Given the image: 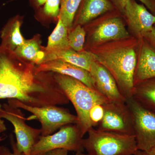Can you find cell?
Here are the masks:
<instances>
[{"label": "cell", "instance_id": "obj_1", "mask_svg": "<svg viewBox=\"0 0 155 155\" xmlns=\"http://www.w3.org/2000/svg\"><path fill=\"white\" fill-rule=\"evenodd\" d=\"M36 68L0 48V100H16L33 107L60 105L62 94L52 75Z\"/></svg>", "mask_w": 155, "mask_h": 155}, {"label": "cell", "instance_id": "obj_2", "mask_svg": "<svg viewBox=\"0 0 155 155\" xmlns=\"http://www.w3.org/2000/svg\"><path fill=\"white\" fill-rule=\"evenodd\" d=\"M139 40L136 38L114 41L89 48L95 60L107 69L125 98L132 97Z\"/></svg>", "mask_w": 155, "mask_h": 155}, {"label": "cell", "instance_id": "obj_3", "mask_svg": "<svg viewBox=\"0 0 155 155\" xmlns=\"http://www.w3.org/2000/svg\"><path fill=\"white\" fill-rule=\"evenodd\" d=\"M54 77L69 102L72 103L77 114V124L85 135L93 127L89 116L91 108L97 104H105L110 101L96 90L73 78L58 73H54Z\"/></svg>", "mask_w": 155, "mask_h": 155}, {"label": "cell", "instance_id": "obj_4", "mask_svg": "<svg viewBox=\"0 0 155 155\" xmlns=\"http://www.w3.org/2000/svg\"><path fill=\"white\" fill-rule=\"evenodd\" d=\"M84 139L83 147L88 155H134L137 150L134 135L95 129L92 127Z\"/></svg>", "mask_w": 155, "mask_h": 155}, {"label": "cell", "instance_id": "obj_5", "mask_svg": "<svg viewBox=\"0 0 155 155\" xmlns=\"http://www.w3.org/2000/svg\"><path fill=\"white\" fill-rule=\"evenodd\" d=\"M8 104L31 113L32 115L27 118V120H38L41 125L42 136L51 135L65 125L78 122L77 116L67 109L57 106L31 107L14 99H9Z\"/></svg>", "mask_w": 155, "mask_h": 155}, {"label": "cell", "instance_id": "obj_6", "mask_svg": "<svg viewBox=\"0 0 155 155\" xmlns=\"http://www.w3.org/2000/svg\"><path fill=\"white\" fill-rule=\"evenodd\" d=\"M84 136L77 123L65 125L54 134L41 136L32 148L31 155H42L57 149L81 152L84 149Z\"/></svg>", "mask_w": 155, "mask_h": 155}, {"label": "cell", "instance_id": "obj_7", "mask_svg": "<svg viewBox=\"0 0 155 155\" xmlns=\"http://www.w3.org/2000/svg\"><path fill=\"white\" fill-rule=\"evenodd\" d=\"M0 117L13 125L17 148L23 155H31L34 145L41 136L40 129L30 127L26 124L27 118L21 109L9 104H0Z\"/></svg>", "mask_w": 155, "mask_h": 155}, {"label": "cell", "instance_id": "obj_8", "mask_svg": "<svg viewBox=\"0 0 155 155\" xmlns=\"http://www.w3.org/2000/svg\"><path fill=\"white\" fill-rule=\"evenodd\" d=\"M134 117L137 150L147 152L155 145V112L139 104L132 97L126 99Z\"/></svg>", "mask_w": 155, "mask_h": 155}, {"label": "cell", "instance_id": "obj_9", "mask_svg": "<svg viewBox=\"0 0 155 155\" xmlns=\"http://www.w3.org/2000/svg\"><path fill=\"white\" fill-rule=\"evenodd\" d=\"M104 108V116L97 129L134 135L133 114L126 103L109 102Z\"/></svg>", "mask_w": 155, "mask_h": 155}, {"label": "cell", "instance_id": "obj_10", "mask_svg": "<svg viewBox=\"0 0 155 155\" xmlns=\"http://www.w3.org/2000/svg\"><path fill=\"white\" fill-rule=\"evenodd\" d=\"M130 37L122 18L112 16L103 19L91 29L88 34V45L91 47Z\"/></svg>", "mask_w": 155, "mask_h": 155}, {"label": "cell", "instance_id": "obj_11", "mask_svg": "<svg viewBox=\"0 0 155 155\" xmlns=\"http://www.w3.org/2000/svg\"><path fill=\"white\" fill-rule=\"evenodd\" d=\"M123 14L135 38H140L150 31L155 25V15L143 5L131 0L125 6Z\"/></svg>", "mask_w": 155, "mask_h": 155}, {"label": "cell", "instance_id": "obj_12", "mask_svg": "<svg viewBox=\"0 0 155 155\" xmlns=\"http://www.w3.org/2000/svg\"><path fill=\"white\" fill-rule=\"evenodd\" d=\"M89 72L94 80L97 91L110 101L125 102L126 98L121 94L116 80L105 67L95 60Z\"/></svg>", "mask_w": 155, "mask_h": 155}, {"label": "cell", "instance_id": "obj_13", "mask_svg": "<svg viewBox=\"0 0 155 155\" xmlns=\"http://www.w3.org/2000/svg\"><path fill=\"white\" fill-rule=\"evenodd\" d=\"M38 72H50L73 78L90 88L96 89L94 80L88 71L62 60L44 62L36 67Z\"/></svg>", "mask_w": 155, "mask_h": 155}, {"label": "cell", "instance_id": "obj_14", "mask_svg": "<svg viewBox=\"0 0 155 155\" xmlns=\"http://www.w3.org/2000/svg\"><path fill=\"white\" fill-rule=\"evenodd\" d=\"M134 85L155 77V51L143 37L139 38Z\"/></svg>", "mask_w": 155, "mask_h": 155}, {"label": "cell", "instance_id": "obj_15", "mask_svg": "<svg viewBox=\"0 0 155 155\" xmlns=\"http://www.w3.org/2000/svg\"><path fill=\"white\" fill-rule=\"evenodd\" d=\"M113 8L110 0H81L73 26L85 25L93 19L111 11Z\"/></svg>", "mask_w": 155, "mask_h": 155}, {"label": "cell", "instance_id": "obj_16", "mask_svg": "<svg viewBox=\"0 0 155 155\" xmlns=\"http://www.w3.org/2000/svg\"><path fill=\"white\" fill-rule=\"evenodd\" d=\"M21 24L22 19L19 16L11 18L6 23L1 31V48L14 52L24 43L25 40L20 31Z\"/></svg>", "mask_w": 155, "mask_h": 155}, {"label": "cell", "instance_id": "obj_17", "mask_svg": "<svg viewBox=\"0 0 155 155\" xmlns=\"http://www.w3.org/2000/svg\"><path fill=\"white\" fill-rule=\"evenodd\" d=\"M57 59L68 62L87 70L89 72L90 71L92 64L95 61L92 54L89 51L84 50L82 51H76L70 48L58 52L47 54L44 62Z\"/></svg>", "mask_w": 155, "mask_h": 155}, {"label": "cell", "instance_id": "obj_18", "mask_svg": "<svg viewBox=\"0 0 155 155\" xmlns=\"http://www.w3.org/2000/svg\"><path fill=\"white\" fill-rule=\"evenodd\" d=\"M38 37L25 40L24 43L13 52L19 58L37 65L43 63L45 58V51H41Z\"/></svg>", "mask_w": 155, "mask_h": 155}, {"label": "cell", "instance_id": "obj_19", "mask_svg": "<svg viewBox=\"0 0 155 155\" xmlns=\"http://www.w3.org/2000/svg\"><path fill=\"white\" fill-rule=\"evenodd\" d=\"M132 97L142 106L155 112V77L135 84Z\"/></svg>", "mask_w": 155, "mask_h": 155}, {"label": "cell", "instance_id": "obj_20", "mask_svg": "<svg viewBox=\"0 0 155 155\" xmlns=\"http://www.w3.org/2000/svg\"><path fill=\"white\" fill-rule=\"evenodd\" d=\"M68 28L61 19H58V24L49 37L47 46L45 48L46 54L70 48L68 41Z\"/></svg>", "mask_w": 155, "mask_h": 155}, {"label": "cell", "instance_id": "obj_21", "mask_svg": "<svg viewBox=\"0 0 155 155\" xmlns=\"http://www.w3.org/2000/svg\"><path fill=\"white\" fill-rule=\"evenodd\" d=\"M81 0H61L60 13L58 19L69 30L73 26L74 19Z\"/></svg>", "mask_w": 155, "mask_h": 155}, {"label": "cell", "instance_id": "obj_22", "mask_svg": "<svg viewBox=\"0 0 155 155\" xmlns=\"http://www.w3.org/2000/svg\"><path fill=\"white\" fill-rule=\"evenodd\" d=\"M86 35V30L80 25H75L69 29L68 38L70 48L76 51H83Z\"/></svg>", "mask_w": 155, "mask_h": 155}, {"label": "cell", "instance_id": "obj_23", "mask_svg": "<svg viewBox=\"0 0 155 155\" xmlns=\"http://www.w3.org/2000/svg\"><path fill=\"white\" fill-rule=\"evenodd\" d=\"M105 104H97L94 106L90 110L89 116L93 127L98 126L102 121L104 116Z\"/></svg>", "mask_w": 155, "mask_h": 155}, {"label": "cell", "instance_id": "obj_24", "mask_svg": "<svg viewBox=\"0 0 155 155\" xmlns=\"http://www.w3.org/2000/svg\"><path fill=\"white\" fill-rule=\"evenodd\" d=\"M131 0H111V2L122 14L126 4ZM148 9L152 14L155 15V0H138Z\"/></svg>", "mask_w": 155, "mask_h": 155}, {"label": "cell", "instance_id": "obj_25", "mask_svg": "<svg viewBox=\"0 0 155 155\" xmlns=\"http://www.w3.org/2000/svg\"><path fill=\"white\" fill-rule=\"evenodd\" d=\"M61 0H48L45 4L43 11L48 17L59 18Z\"/></svg>", "mask_w": 155, "mask_h": 155}, {"label": "cell", "instance_id": "obj_26", "mask_svg": "<svg viewBox=\"0 0 155 155\" xmlns=\"http://www.w3.org/2000/svg\"><path fill=\"white\" fill-rule=\"evenodd\" d=\"M143 38L155 51V26L150 31L146 34Z\"/></svg>", "mask_w": 155, "mask_h": 155}, {"label": "cell", "instance_id": "obj_27", "mask_svg": "<svg viewBox=\"0 0 155 155\" xmlns=\"http://www.w3.org/2000/svg\"><path fill=\"white\" fill-rule=\"evenodd\" d=\"M11 143L13 152L11 153L8 151L5 155H23L17 148L16 142L14 141V138L12 136L11 137Z\"/></svg>", "mask_w": 155, "mask_h": 155}, {"label": "cell", "instance_id": "obj_28", "mask_svg": "<svg viewBox=\"0 0 155 155\" xmlns=\"http://www.w3.org/2000/svg\"><path fill=\"white\" fill-rule=\"evenodd\" d=\"M68 151L64 149H57L50 151L42 155H68Z\"/></svg>", "mask_w": 155, "mask_h": 155}, {"label": "cell", "instance_id": "obj_29", "mask_svg": "<svg viewBox=\"0 0 155 155\" xmlns=\"http://www.w3.org/2000/svg\"><path fill=\"white\" fill-rule=\"evenodd\" d=\"M7 130V127L5 122L3 121L2 119L0 117V142L4 140V138L1 135L2 133L5 132Z\"/></svg>", "mask_w": 155, "mask_h": 155}, {"label": "cell", "instance_id": "obj_30", "mask_svg": "<svg viewBox=\"0 0 155 155\" xmlns=\"http://www.w3.org/2000/svg\"><path fill=\"white\" fill-rule=\"evenodd\" d=\"M8 148L3 146H0V155H5L8 151Z\"/></svg>", "mask_w": 155, "mask_h": 155}, {"label": "cell", "instance_id": "obj_31", "mask_svg": "<svg viewBox=\"0 0 155 155\" xmlns=\"http://www.w3.org/2000/svg\"><path fill=\"white\" fill-rule=\"evenodd\" d=\"M48 0H35L37 5L38 6H41L45 5Z\"/></svg>", "mask_w": 155, "mask_h": 155}, {"label": "cell", "instance_id": "obj_32", "mask_svg": "<svg viewBox=\"0 0 155 155\" xmlns=\"http://www.w3.org/2000/svg\"><path fill=\"white\" fill-rule=\"evenodd\" d=\"M148 155H155V145L153 147L147 152H146Z\"/></svg>", "mask_w": 155, "mask_h": 155}, {"label": "cell", "instance_id": "obj_33", "mask_svg": "<svg viewBox=\"0 0 155 155\" xmlns=\"http://www.w3.org/2000/svg\"><path fill=\"white\" fill-rule=\"evenodd\" d=\"M134 155H148L145 152L139 150H137L136 152L135 153Z\"/></svg>", "mask_w": 155, "mask_h": 155}, {"label": "cell", "instance_id": "obj_34", "mask_svg": "<svg viewBox=\"0 0 155 155\" xmlns=\"http://www.w3.org/2000/svg\"><path fill=\"white\" fill-rule=\"evenodd\" d=\"M75 155H88L87 154H84L83 153L81 152H76V153L75 154Z\"/></svg>", "mask_w": 155, "mask_h": 155}, {"label": "cell", "instance_id": "obj_35", "mask_svg": "<svg viewBox=\"0 0 155 155\" xmlns=\"http://www.w3.org/2000/svg\"><path fill=\"white\" fill-rule=\"evenodd\" d=\"M154 26H155V25H154Z\"/></svg>", "mask_w": 155, "mask_h": 155}, {"label": "cell", "instance_id": "obj_36", "mask_svg": "<svg viewBox=\"0 0 155 155\" xmlns=\"http://www.w3.org/2000/svg\"><path fill=\"white\" fill-rule=\"evenodd\" d=\"M12 1H13V0H12Z\"/></svg>", "mask_w": 155, "mask_h": 155}]
</instances>
